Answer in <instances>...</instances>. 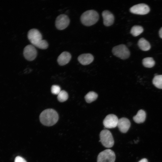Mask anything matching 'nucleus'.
<instances>
[{"instance_id":"nucleus-15","label":"nucleus","mask_w":162,"mask_h":162,"mask_svg":"<svg viewBox=\"0 0 162 162\" xmlns=\"http://www.w3.org/2000/svg\"><path fill=\"white\" fill-rule=\"evenodd\" d=\"M146 113L142 110H139L137 114L133 117L134 121L136 123L140 124L143 123L146 118Z\"/></svg>"},{"instance_id":"nucleus-13","label":"nucleus","mask_w":162,"mask_h":162,"mask_svg":"<svg viewBox=\"0 0 162 162\" xmlns=\"http://www.w3.org/2000/svg\"><path fill=\"white\" fill-rule=\"evenodd\" d=\"M71 58V55L69 52L64 51L59 55L57 61L59 65L63 66L68 63Z\"/></svg>"},{"instance_id":"nucleus-25","label":"nucleus","mask_w":162,"mask_h":162,"mask_svg":"<svg viewBox=\"0 0 162 162\" xmlns=\"http://www.w3.org/2000/svg\"><path fill=\"white\" fill-rule=\"evenodd\" d=\"M138 162H148V161L147 159L144 158L140 160Z\"/></svg>"},{"instance_id":"nucleus-20","label":"nucleus","mask_w":162,"mask_h":162,"mask_svg":"<svg viewBox=\"0 0 162 162\" xmlns=\"http://www.w3.org/2000/svg\"><path fill=\"white\" fill-rule=\"evenodd\" d=\"M142 63L144 67L148 68H151L154 66L155 62L153 58L146 57L142 60Z\"/></svg>"},{"instance_id":"nucleus-8","label":"nucleus","mask_w":162,"mask_h":162,"mask_svg":"<svg viewBox=\"0 0 162 162\" xmlns=\"http://www.w3.org/2000/svg\"><path fill=\"white\" fill-rule=\"evenodd\" d=\"M23 54L25 58L27 60L32 61L36 58L37 52L34 46L32 45H28L24 48Z\"/></svg>"},{"instance_id":"nucleus-24","label":"nucleus","mask_w":162,"mask_h":162,"mask_svg":"<svg viewBox=\"0 0 162 162\" xmlns=\"http://www.w3.org/2000/svg\"><path fill=\"white\" fill-rule=\"evenodd\" d=\"M14 162H27L26 160L20 156L16 157L14 160Z\"/></svg>"},{"instance_id":"nucleus-21","label":"nucleus","mask_w":162,"mask_h":162,"mask_svg":"<svg viewBox=\"0 0 162 162\" xmlns=\"http://www.w3.org/2000/svg\"><path fill=\"white\" fill-rule=\"evenodd\" d=\"M57 98L58 100L60 102H64L68 98V93L64 90L61 91L58 94Z\"/></svg>"},{"instance_id":"nucleus-11","label":"nucleus","mask_w":162,"mask_h":162,"mask_svg":"<svg viewBox=\"0 0 162 162\" xmlns=\"http://www.w3.org/2000/svg\"><path fill=\"white\" fill-rule=\"evenodd\" d=\"M120 131L122 133H126L130 126V123L127 118L123 117L118 119L117 126Z\"/></svg>"},{"instance_id":"nucleus-22","label":"nucleus","mask_w":162,"mask_h":162,"mask_svg":"<svg viewBox=\"0 0 162 162\" xmlns=\"http://www.w3.org/2000/svg\"><path fill=\"white\" fill-rule=\"evenodd\" d=\"M35 46L41 49H46L48 48V44L46 40L42 39Z\"/></svg>"},{"instance_id":"nucleus-6","label":"nucleus","mask_w":162,"mask_h":162,"mask_svg":"<svg viewBox=\"0 0 162 162\" xmlns=\"http://www.w3.org/2000/svg\"><path fill=\"white\" fill-rule=\"evenodd\" d=\"M28 38L33 45L36 46L42 40V35L37 29L33 28L29 30L27 34Z\"/></svg>"},{"instance_id":"nucleus-12","label":"nucleus","mask_w":162,"mask_h":162,"mask_svg":"<svg viewBox=\"0 0 162 162\" xmlns=\"http://www.w3.org/2000/svg\"><path fill=\"white\" fill-rule=\"evenodd\" d=\"M103 23L106 26L112 25L114 23V17L113 14L108 10H104L102 12Z\"/></svg>"},{"instance_id":"nucleus-10","label":"nucleus","mask_w":162,"mask_h":162,"mask_svg":"<svg viewBox=\"0 0 162 162\" xmlns=\"http://www.w3.org/2000/svg\"><path fill=\"white\" fill-rule=\"evenodd\" d=\"M118 119L117 117L113 114L107 115L104 119L103 124L106 128H112L117 126Z\"/></svg>"},{"instance_id":"nucleus-26","label":"nucleus","mask_w":162,"mask_h":162,"mask_svg":"<svg viewBox=\"0 0 162 162\" xmlns=\"http://www.w3.org/2000/svg\"><path fill=\"white\" fill-rule=\"evenodd\" d=\"M159 35L160 37L162 38V27L160 28L159 31Z\"/></svg>"},{"instance_id":"nucleus-18","label":"nucleus","mask_w":162,"mask_h":162,"mask_svg":"<svg viewBox=\"0 0 162 162\" xmlns=\"http://www.w3.org/2000/svg\"><path fill=\"white\" fill-rule=\"evenodd\" d=\"M98 97V95L96 93L93 91H91L85 96V98L87 103H90L95 100Z\"/></svg>"},{"instance_id":"nucleus-16","label":"nucleus","mask_w":162,"mask_h":162,"mask_svg":"<svg viewBox=\"0 0 162 162\" xmlns=\"http://www.w3.org/2000/svg\"><path fill=\"white\" fill-rule=\"evenodd\" d=\"M138 45L141 50L144 51L148 50L151 48L149 42L144 38H141L139 40Z\"/></svg>"},{"instance_id":"nucleus-19","label":"nucleus","mask_w":162,"mask_h":162,"mask_svg":"<svg viewBox=\"0 0 162 162\" xmlns=\"http://www.w3.org/2000/svg\"><path fill=\"white\" fill-rule=\"evenodd\" d=\"M152 83L157 88L162 89V75L155 76L153 79Z\"/></svg>"},{"instance_id":"nucleus-23","label":"nucleus","mask_w":162,"mask_h":162,"mask_svg":"<svg viewBox=\"0 0 162 162\" xmlns=\"http://www.w3.org/2000/svg\"><path fill=\"white\" fill-rule=\"evenodd\" d=\"M60 87L57 85H53L51 88V92L54 94L58 95L61 91Z\"/></svg>"},{"instance_id":"nucleus-3","label":"nucleus","mask_w":162,"mask_h":162,"mask_svg":"<svg viewBox=\"0 0 162 162\" xmlns=\"http://www.w3.org/2000/svg\"><path fill=\"white\" fill-rule=\"evenodd\" d=\"M100 140L103 145L105 147L110 148L113 146L114 142L112 135L108 130H102L100 134Z\"/></svg>"},{"instance_id":"nucleus-5","label":"nucleus","mask_w":162,"mask_h":162,"mask_svg":"<svg viewBox=\"0 0 162 162\" xmlns=\"http://www.w3.org/2000/svg\"><path fill=\"white\" fill-rule=\"evenodd\" d=\"M115 159L114 152L110 149H107L99 153L97 157V162H114Z\"/></svg>"},{"instance_id":"nucleus-4","label":"nucleus","mask_w":162,"mask_h":162,"mask_svg":"<svg viewBox=\"0 0 162 162\" xmlns=\"http://www.w3.org/2000/svg\"><path fill=\"white\" fill-rule=\"evenodd\" d=\"M112 52L115 56L122 59L129 58L130 52L127 47L124 44H120L113 47Z\"/></svg>"},{"instance_id":"nucleus-7","label":"nucleus","mask_w":162,"mask_h":162,"mask_svg":"<svg viewBox=\"0 0 162 162\" xmlns=\"http://www.w3.org/2000/svg\"><path fill=\"white\" fill-rule=\"evenodd\" d=\"M70 20L68 16L65 14H61L58 16L55 21V26L59 30H62L69 25Z\"/></svg>"},{"instance_id":"nucleus-1","label":"nucleus","mask_w":162,"mask_h":162,"mask_svg":"<svg viewBox=\"0 0 162 162\" xmlns=\"http://www.w3.org/2000/svg\"><path fill=\"white\" fill-rule=\"evenodd\" d=\"M39 117L40 121L42 124L50 126L56 123L58 119V115L55 110L48 109L43 111Z\"/></svg>"},{"instance_id":"nucleus-2","label":"nucleus","mask_w":162,"mask_h":162,"mask_svg":"<svg viewBox=\"0 0 162 162\" xmlns=\"http://www.w3.org/2000/svg\"><path fill=\"white\" fill-rule=\"evenodd\" d=\"M99 19L98 13L94 10H88L84 12L81 15L80 20L84 25L90 26L95 24Z\"/></svg>"},{"instance_id":"nucleus-17","label":"nucleus","mask_w":162,"mask_h":162,"mask_svg":"<svg viewBox=\"0 0 162 162\" xmlns=\"http://www.w3.org/2000/svg\"><path fill=\"white\" fill-rule=\"evenodd\" d=\"M143 31L142 26L139 25L133 26L130 30V33L131 34L135 37L137 36L142 33Z\"/></svg>"},{"instance_id":"nucleus-14","label":"nucleus","mask_w":162,"mask_h":162,"mask_svg":"<svg viewBox=\"0 0 162 162\" xmlns=\"http://www.w3.org/2000/svg\"><path fill=\"white\" fill-rule=\"evenodd\" d=\"M94 59L93 56L90 53L81 54L78 58L79 62L83 65H87L90 64L93 61Z\"/></svg>"},{"instance_id":"nucleus-9","label":"nucleus","mask_w":162,"mask_h":162,"mask_svg":"<svg viewBox=\"0 0 162 162\" xmlns=\"http://www.w3.org/2000/svg\"><path fill=\"white\" fill-rule=\"evenodd\" d=\"M130 12L133 14L145 15L148 14L150 11L149 6L147 4H138L131 7L130 9Z\"/></svg>"}]
</instances>
